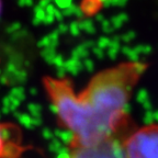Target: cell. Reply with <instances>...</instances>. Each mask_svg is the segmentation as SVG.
<instances>
[{
    "mask_svg": "<svg viewBox=\"0 0 158 158\" xmlns=\"http://www.w3.org/2000/svg\"><path fill=\"white\" fill-rule=\"evenodd\" d=\"M0 11H1V0H0Z\"/></svg>",
    "mask_w": 158,
    "mask_h": 158,
    "instance_id": "5b68a950",
    "label": "cell"
},
{
    "mask_svg": "<svg viewBox=\"0 0 158 158\" xmlns=\"http://www.w3.org/2000/svg\"><path fill=\"white\" fill-rule=\"evenodd\" d=\"M29 149L19 126L0 122V158H21Z\"/></svg>",
    "mask_w": 158,
    "mask_h": 158,
    "instance_id": "3957f363",
    "label": "cell"
},
{
    "mask_svg": "<svg viewBox=\"0 0 158 158\" xmlns=\"http://www.w3.org/2000/svg\"><path fill=\"white\" fill-rule=\"evenodd\" d=\"M146 68L143 63H122L94 75L79 92L69 79H43L59 123L70 133L69 147H89L116 138L125 125L133 89Z\"/></svg>",
    "mask_w": 158,
    "mask_h": 158,
    "instance_id": "6da1fadb",
    "label": "cell"
},
{
    "mask_svg": "<svg viewBox=\"0 0 158 158\" xmlns=\"http://www.w3.org/2000/svg\"><path fill=\"white\" fill-rule=\"evenodd\" d=\"M66 158H126L118 138H110L89 147H69Z\"/></svg>",
    "mask_w": 158,
    "mask_h": 158,
    "instance_id": "277c9868",
    "label": "cell"
},
{
    "mask_svg": "<svg viewBox=\"0 0 158 158\" xmlns=\"http://www.w3.org/2000/svg\"><path fill=\"white\" fill-rule=\"evenodd\" d=\"M121 145L126 158H158V124L138 128Z\"/></svg>",
    "mask_w": 158,
    "mask_h": 158,
    "instance_id": "7a4b0ae2",
    "label": "cell"
}]
</instances>
